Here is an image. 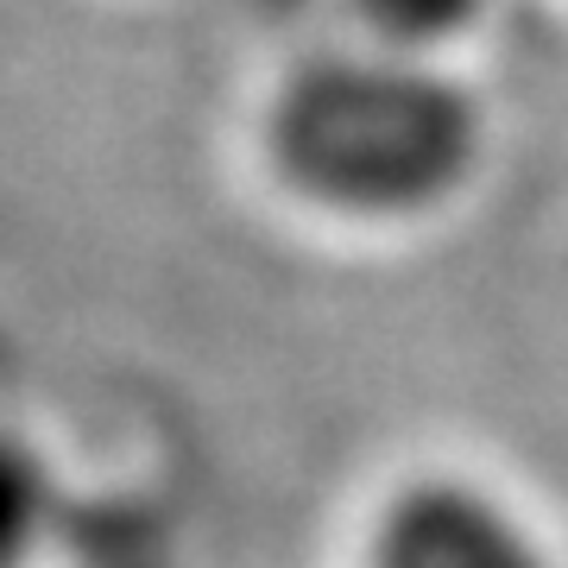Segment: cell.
I'll return each instance as SVG.
<instances>
[{
    "label": "cell",
    "mask_w": 568,
    "mask_h": 568,
    "mask_svg": "<svg viewBox=\"0 0 568 568\" xmlns=\"http://www.w3.org/2000/svg\"><path fill=\"white\" fill-rule=\"evenodd\" d=\"M265 164L316 215L417 222L480 164V108L462 82L405 51H328L265 102Z\"/></svg>",
    "instance_id": "1"
},
{
    "label": "cell",
    "mask_w": 568,
    "mask_h": 568,
    "mask_svg": "<svg viewBox=\"0 0 568 568\" xmlns=\"http://www.w3.org/2000/svg\"><path fill=\"white\" fill-rule=\"evenodd\" d=\"M366 568H549V556L493 493L424 474L373 518Z\"/></svg>",
    "instance_id": "2"
},
{
    "label": "cell",
    "mask_w": 568,
    "mask_h": 568,
    "mask_svg": "<svg viewBox=\"0 0 568 568\" xmlns=\"http://www.w3.org/2000/svg\"><path fill=\"white\" fill-rule=\"evenodd\" d=\"M51 530V474L39 448L0 429V568H26Z\"/></svg>",
    "instance_id": "3"
},
{
    "label": "cell",
    "mask_w": 568,
    "mask_h": 568,
    "mask_svg": "<svg viewBox=\"0 0 568 568\" xmlns=\"http://www.w3.org/2000/svg\"><path fill=\"white\" fill-rule=\"evenodd\" d=\"M366 13L373 32H386L398 44H424V39H443V32H462L480 0H354Z\"/></svg>",
    "instance_id": "4"
}]
</instances>
